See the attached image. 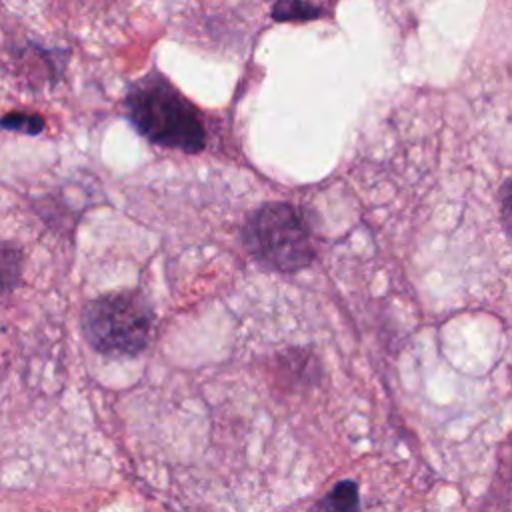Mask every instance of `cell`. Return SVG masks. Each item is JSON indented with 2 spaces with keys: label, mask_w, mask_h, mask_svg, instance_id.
<instances>
[{
  "label": "cell",
  "mask_w": 512,
  "mask_h": 512,
  "mask_svg": "<svg viewBox=\"0 0 512 512\" xmlns=\"http://www.w3.org/2000/svg\"><path fill=\"white\" fill-rule=\"evenodd\" d=\"M126 110L136 130L160 146L200 152L206 144L196 108L158 74H148L130 88Z\"/></svg>",
  "instance_id": "cell-1"
},
{
  "label": "cell",
  "mask_w": 512,
  "mask_h": 512,
  "mask_svg": "<svg viewBox=\"0 0 512 512\" xmlns=\"http://www.w3.org/2000/svg\"><path fill=\"white\" fill-rule=\"evenodd\" d=\"M242 240L258 262L280 272L300 270L316 254L302 216L284 202H272L256 210L244 226Z\"/></svg>",
  "instance_id": "cell-3"
},
{
  "label": "cell",
  "mask_w": 512,
  "mask_h": 512,
  "mask_svg": "<svg viewBox=\"0 0 512 512\" xmlns=\"http://www.w3.org/2000/svg\"><path fill=\"white\" fill-rule=\"evenodd\" d=\"M318 16V8L302 2V0H280L274 6L276 20H308Z\"/></svg>",
  "instance_id": "cell-7"
},
{
  "label": "cell",
  "mask_w": 512,
  "mask_h": 512,
  "mask_svg": "<svg viewBox=\"0 0 512 512\" xmlns=\"http://www.w3.org/2000/svg\"><path fill=\"white\" fill-rule=\"evenodd\" d=\"M22 276V252L10 242H0V302L12 294Z\"/></svg>",
  "instance_id": "cell-4"
},
{
  "label": "cell",
  "mask_w": 512,
  "mask_h": 512,
  "mask_svg": "<svg viewBox=\"0 0 512 512\" xmlns=\"http://www.w3.org/2000/svg\"><path fill=\"white\" fill-rule=\"evenodd\" d=\"M360 496L358 486L352 480H342L330 488L320 502V512H358Z\"/></svg>",
  "instance_id": "cell-5"
},
{
  "label": "cell",
  "mask_w": 512,
  "mask_h": 512,
  "mask_svg": "<svg viewBox=\"0 0 512 512\" xmlns=\"http://www.w3.org/2000/svg\"><path fill=\"white\" fill-rule=\"evenodd\" d=\"M154 314L136 292L106 294L92 300L82 314V330L88 344L108 356H134L152 336Z\"/></svg>",
  "instance_id": "cell-2"
},
{
  "label": "cell",
  "mask_w": 512,
  "mask_h": 512,
  "mask_svg": "<svg viewBox=\"0 0 512 512\" xmlns=\"http://www.w3.org/2000/svg\"><path fill=\"white\" fill-rule=\"evenodd\" d=\"M2 128L14 130V132H24V134H38L44 128V120L36 114H26V112H10L2 116L0 120Z\"/></svg>",
  "instance_id": "cell-6"
}]
</instances>
